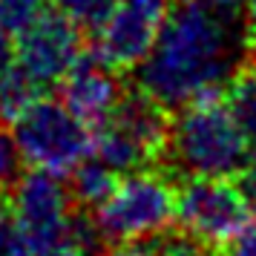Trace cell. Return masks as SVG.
<instances>
[{
	"label": "cell",
	"instance_id": "cell-6",
	"mask_svg": "<svg viewBox=\"0 0 256 256\" xmlns=\"http://www.w3.org/2000/svg\"><path fill=\"white\" fill-rule=\"evenodd\" d=\"M254 216V202L248 198L239 184L230 178H198L190 176V182L178 190L176 219L182 228L196 233L208 244H230L244 224Z\"/></svg>",
	"mask_w": 256,
	"mask_h": 256
},
{
	"label": "cell",
	"instance_id": "cell-18",
	"mask_svg": "<svg viewBox=\"0 0 256 256\" xmlns=\"http://www.w3.org/2000/svg\"><path fill=\"white\" fill-rule=\"evenodd\" d=\"M228 256H256V204H254V216H250V222L244 224V230L230 242Z\"/></svg>",
	"mask_w": 256,
	"mask_h": 256
},
{
	"label": "cell",
	"instance_id": "cell-22",
	"mask_svg": "<svg viewBox=\"0 0 256 256\" xmlns=\"http://www.w3.org/2000/svg\"><path fill=\"white\" fill-rule=\"evenodd\" d=\"M208 3H213V6H222V9H239L242 3H248V0H208Z\"/></svg>",
	"mask_w": 256,
	"mask_h": 256
},
{
	"label": "cell",
	"instance_id": "cell-20",
	"mask_svg": "<svg viewBox=\"0 0 256 256\" xmlns=\"http://www.w3.org/2000/svg\"><path fill=\"white\" fill-rule=\"evenodd\" d=\"M14 66V49H12V35L0 26V81L6 78V72Z\"/></svg>",
	"mask_w": 256,
	"mask_h": 256
},
{
	"label": "cell",
	"instance_id": "cell-11",
	"mask_svg": "<svg viewBox=\"0 0 256 256\" xmlns=\"http://www.w3.org/2000/svg\"><path fill=\"white\" fill-rule=\"evenodd\" d=\"M118 178H121V176H118L110 164H104L101 158L90 156V158L72 173V196H75V202H81V204L95 210L112 190H116Z\"/></svg>",
	"mask_w": 256,
	"mask_h": 256
},
{
	"label": "cell",
	"instance_id": "cell-8",
	"mask_svg": "<svg viewBox=\"0 0 256 256\" xmlns=\"http://www.w3.org/2000/svg\"><path fill=\"white\" fill-rule=\"evenodd\" d=\"M167 14V0H118L106 24L95 32L92 52L116 70L138 66L150 55Z\"/></svg>",
	"mask_w": 256,
	"mask_h": 256
},
{
	"label": "cell",
	"instance_id": "cell-21",
	"mask_svg": "<svg viewBox=\"0 0 256 256\" xmlns=\"http://www.w3.org/2000/svg\"><path fill=\"white\" fill-rule=\"evenodd\" d=\"M239 187H242L248 198L256 204V158H250V164L244 167V173L239 176Z\"/></svg>",
	"mask_w": 256,
	"mask_h": 256
},
{
	"label": "cell",
	"instance_id": "cell-9",
	"mask_svg": "<svg viewBox=\"0 0 256 256\" xmlns=\"http://www.w3.org/2000/svg\"><path fill=\"white\" fill-rule=\"evenodd\" d=\"M124 95L127 92L116 78V66L95 52H84L60 81V101L92 130L104 127L112 118Z\"/></svg>",
	"mask_w": 256,
	"mask_h": 256
},
{
	"label": "cell",
	"instance_id": "cell-19",
	"mask_svg": "<svg viewBox=\"0 0 256 256\" xmlns=\"http://www.w3.org/2000/svg\"><path fill=\"white\" fill-rule=\"evenodd\" d=\"M106 256H156L152 239H130V242H116V248Z\"/></svg>",
	"mask_w": 256,
	"mask_h": 256
},
{
	"label": "cell",
	"instance_id": "cell-14",
	"mask_svg": "<svg viewBox=\"0 0 256 256\" xmlns=\"http://www.w3.org/2000/svg\"><path fill=\"white\" fill-rule=\"evenodd\" d=\"M46 9V0H0V26L12 38H18Z\"/></svg>",
	"mask_w": 256,
	"mask_h": 256
},
{
	"label": "cell",
	"instance_id": "cell-16",
	"mask_svg": "<svg viewBox=\"0 0 256 256\" xmlns=\"http://www.w3.org/2000/svg\"><path fill=\"white\" fill-rule=\"evenodd\" d=\"M0 256H29L20 228L14 222L12 204L0 202Z\"/></svg>",
	"mask_w": 256,
	"mask_h": 256
},
{
	"label": "cell",
	"instance_id": "cell-4",
	"mask_svg": "<svg viewBox=\"0 0 256 256\" xmlns=\"http://www.w3.org/2000/svg\"><path fill=\"white\" fill-rule=\"evenodd\" d=\"M12 138L24 164L55 176H72L95 147V130L60 98H38L12 121Z\"/></svg>",
	"mask_w": 256,
	"mask_h": 256
},
{
	"label": "cell",
	"instance_id": "cell-3",
	"mask_svg": "<svg viewBox=\"0 0 256 256\" xmlns=\"http://www.w3.org/2000/svg\"><path fill=\"white\" fill-rule=\"evenodd\" d=\"M167 147L176 167L198 178H239L254 158L224 92L182 106L170 121Z\"/></svg>",
	"mask_w": 256,
	"mask_h": 256
},
{
	"label": "cell",
	"instance_id": "cell-15",
	"mask_svg": "<svg viewBox=\"0 0 256 256\" xmlns=\"http://www.w3.org/2000/svg\"><path fill=\"white\" fill-rule=\"evenodd\" d=\"M152 248H156V256H213L204 239H198L196 233L184 230H162L156 239H152Z\"/></svg>",
	"mask_w": 256,
	"mask_h": 256
},
{
	"label": "cell",
	"instance_id": "cell-5",
	"mask_svg": "<svg viewBox=\"0 0 256 256\" xmlns=\"http://www.w3.org/2000/svg\"><path fill=\"white\" fill-rule=\"evenodd\" d=\"M178 193L158 173L136 170L118 178L116 190L95 208V224L110 242L150 239L176 219Z\"/></svg>",
	"mask_w": 256,
	"mask_h": 256
},
{
	"label": "cell",
	"instance_id": "cell-1",
	"mask_svg": "<svg viewBox=\"0 0 256 256\" xmlns=\"http://www.w3.org/2000/svg\"><path fill=\"white\" fill-rule=\"evenodd\" d=\"M244 55V24L236 9L187 0L170 9L150 55L138 64V90L164 110H182L224 92Z\"/></svg>",
	"mask_w": 256,
	"mask_h": 256
},
{
	"label": "cell",
	"instance_id": "cell-10",
	"mask_svg": "<svg viewBox=\"0 0 256 256\" xmlns=\"http://www.w3.org/2000/svg\"><path fill=\"white\" fill-rule=\"evenodd\" d=\"M224 101L230 106L233 118L239 121L242 132L248 136L256 158V66H242L233 75V81L224 90Z\"/></svg>",
	"mask_w": 256,
	"mask_h": 256
},
{
	"label": "cell",
	"instance_id": "cell-17",
	"mask_svg": "<svg viewBox=\"0 0 256 256\" xmlns=\"http://www.w3.org/2000/svg\"><path fill=\"white\" fill-rule=\"evenodd\" d=\"M20 162H24V158H20V152H18L14 138L0 130V187L14 182V176H18V164Z\"/></svg>",
	"mask_w": 256,
	"mask_h": 256
},
{
	"label": "cell",
	"instance_id": "cell-13",
	"mask_svg": "<svg viewBox=\"0 0 256 256\" xmlns=\"http://www.w3.org/2000/svg\"><path fill=\"white\" fill-rule=\"evenodd\" d=\"M118 0H55V9L64 12L72 24H78L81 29L98 32L106 24V18L112 14Z\"/></svg>",
	"mask_w": 256,
	"mask_h": 256
},
{
	"label": "cell",
	"instance_id": "cell-7",
	"mask_svg": "<svg viewBox=\"0 0 256 256\" xmlns=\"http://www.w3.org/2000/svg\"><path fill=\"white\" fill-rule=\"evenodd\" d=\"M81 55V26L72 24L64 12L46 9L26 32L18 35L14 64L44 92L52 84L64 81Z\"/></svg>",
	"mask_w": 256,
	"mask_h": 256
},
{
	"label": "cell",
	"instance_id": "cell-24",
	"mask_svg": "<svg viewBox=\"0 0 256 256\" xmlns=\"http://www.w3.org/2000/svg\"><path fill=\"white\" fill-rule=\"evenodd\" d=\"M254 55H256V44H254Z\"/></svg>",
	"mask_w": 256,
	"mask_h": 256
},
{
	"label": "cell",
	"instance_id": "cell-23",
	"mask_svg": "<svg viewBox=\"0 0 256 256\" xmlns=\"http://www.w3.org/2000/svg\"><path fill=\"white\" fill-rule=\"evenodd\" d=\"M248 26L256 32V0H248Z\"/></svg>",
	"mask_w": 256,
	"mask_h": 256
},
{
	"label": "cell",
	"instance_id": "cell-2",
	"mask_svg": "<svg viewBox=\"0 0 256 256\" xmlns=\"http://www.w3.org/2000/svg\"><path fill=\"white\" fill-rule=\"evenodd\" d=\"M60 178L32 167L14 182L9 204L26 250L29 256H98L104 236L95 219L75 213L72 187Z\"/></svg>",
	"mask_w": 256,
	"mask_h": 256
},
{
	"label": "cell",
	"instance_id": "cell-12",
	"mask_svg": "<svg viewBox=\"0 0 256 256\" xmlns=\"http://www.w3.org/2000/svg\"><path fill=\"white\" fill-rule=\"evenodd\" d=\"M40 95L44 92L35 86V81H29L14 64L12 70L6 72V78L0 81V118L12 124L14 118L20 116L32 101H38Z\"/></svg>",
	"mask_w": 256,
	"mask_h": 256
}]
</instances>
